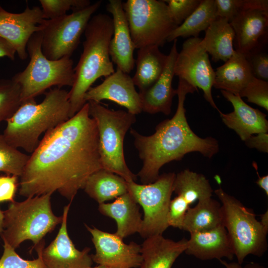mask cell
<instances>
[{
    "instance_id": "obj_18",
    "label": "cell",
    "mask_w": 268,
    "mask_h": 268,
    "mask_svg": "<svg viewBox=\"0 0 268 268\" xmlns=\"http://www.w3.org/2000/svg\"><path fill=\"white\" fill-rule=\"evenodd\" d=\"M107 10L112 15L113 34L109 44V54L117 68L130 73L135 66L133 42L129 24L121 0H109Z\"/></svg>"
},
{
    "instance_id": "obj_2",
    "label": "cell",
    "mask_w": 268,
    "mask_h": 268,
    "mask_svg": "<svg viewBox=\"0 0 268 268\" xmlns=\"http://www.w3.org/2000/svg\"><path fill=\"white\" fill-rule=\"evenodd\" d=\"M198 91L183 79L179 78L176 95L178 105L171 119L160 122L155 132L150 135H143L131 129L134 145L138 152L143 165L137 174L142 184L154 182L159 176V170L165 164L179 161L192 152H198L211 158L219 151L218 141L209 136L201 138L191 129L186 117L184 103L188 93Z\"/></svg>"
},
{
    "instance_id": "obj_6",
    "label": "cell",
    "mask_w": 268,
    "mask_h": 268,
    "mask_svg": "<svg viewBox=\"0 0 268 268\" xmlns=\"http://www.w3.org/2000/svg\"><path fill=\"white\" fill-rule=\"evenodd\" d=\"M41 42V31L31 37L27 45L29 62L23 71L11 78L20 87L21 103L35 99L52 87H72L74 83L72 60L69 57L48 59L42 53Z\"/></svg>"
},
{
    "instance_id": "obj_13",
    "label": "cell",
    "mask_w": 268,
    "mask_h": 268,
    "mask_svg": "<svg viewBox=\"0 0 268 268\" xmlns=\"http://www.w3.org/2000/svg\"><path fill=\"white\" fill-rule=\"evenodd\" d=\"M235 33V51L246 55L267 46L268 35V0H244V5L230 22Z\"/></svg>"
},
{
    "instance_id": "obj_14",
    "label": "cell",
    "mask_w": 268,
    "mask_h": 268,
    "mask_svg": "<svg viewBox=\"0 0 268 268\" xmlns=\"http://www.w3.org/2000/svg\"><path fill=\"white\" fill-rule=\"evenodd\" d=\"M92 236L95 254L93 262L112 268H137L141 262V245L131 242H124L115 233L102 231L85 224Z\"/></svg>"
},
{
    "instance_id": "obj_9",
    "label": "cell",
    "mask_w": 268,
    "mask_h": 268,
    "mask_svg": "<svg viewBox=\"0 0 268 268\" xmlns=\"http://www.w3.org/2000/svg\"><path fill=\"white\" fill-rule=\"evenodd\" d=\"M123 7L135 49L163 46L178 27L164 0H128Z\"/></svg>"
},
{
    "instance_id": "obj_44",
    "label": "cell",
    "mask_w": 268,
    "mask_h": 268,
    "mask_svg": "<svg viewBox=\"0 0 268 268\" xmlns=\"http://www.w3.org/2000/svg\"><path fill=\"white\" fill-rule=\"evenodd\" d=\"M253 166L256 168V170L257 171V173L258 176V179L256 181V183L259 187H260L262 189H263L265 191L266 194L268 196V176L265 175L264 176L260 177L257 171V164L255 162L253 163Z\"/></svg>"
},
{
    "instance_id": "obj_34",
    "label": "cell",
    "mask_w": 268,
    "mask_h": 268,
    "mask_svg": "<svg viewBox=\"0 0 268 268\" xmlns=\"http://www.w3.org/2000/svg\"><path fill=\"white\" fill-rule=\"evenodd\" d=\"M45 19L56 18L72 11L84 8L90 5L88 0H40Z\"/></svg>"
},
{
    "instance_id": "obj_17",
    "label": "cell",
    "mask_w": 268,
    "mask_h": 268,
    "mask_svg": "<svg viewBox=\"0 0 268 268\" xmlns=\"http://www.w3.org/2000/svg\"><path fill=\"white\" fill-rule=\"evenodd\" d=\"M84 99L85 102L110 100L134 115L142 112L139 94L135 89L132 77L118 68L101 84L91 86Z\"/></svg>"
},
{
    "instance_id": "obj_3",
    "label": "cell",
    "mask_w": 268,
    "mask_h": 268,
    "mask_svg": "<svg viewBox=\"0 0 268 268\" xmlns=\"http://www.w3.org/2000/svg\"><path fill=\"white\" fill-rule=\"evenodd\" d=\"M68 92L55 87L45 94L37 104L35 99L21 103L6 122L2 135L12 146L31 154L37 147L43 133L56 128L69 119Z\"/></svg>"
},
{
    "instance_id": "obj_4",
    "label": "cell",
    "mask_w": 268,
    "mask_h": 268,
    "mask_svg": "<svg viewBox=\"0 0 268 268\" xmlns=\"http://www.w3.org/2000/svg\"><path fill=\"white\" fill-rule=\"evenodd\" d=\"M84 34L83 51L74 68V81L68 92L69 118L86 103L84 95L96 80L106 78L115 71L109 54L113 34L112 18L104 13L92 16Z\"/></svg>"
},
{
    "instance_id": "obj_39",
    "label": "cell",
    "mask_w": 268,
    "mask_h": 268,
    "mask_svg": "<svg viewBox=\"0 0 268 268\" xmlns=\"http://www.w3.org/2000/svg\"><path fill=\"white\" fill-rule=\"evenodd\" d=\"M244 0H215L217 17L225 18L230 23L242 9Z\"/></svg>"
},
{
    "instance_id": "obj_26",
    "label": "cell",
    "mask_w": 268,
    "mask_h": 268,
    "mask_svg": "<svg viewBox=\"0 0 268 268\" xmlns=\"http://www.w3.org/2000/svg\"><path fill=\"white\" fill-rule=\"evenodd\" d=\"M167 60V55L157 46L138 49L135 59L136 71L132 79L139 92L146 90L157 81L164 70Z\"/></svg>"
},
{
    "instance_id": "obj_37",
    "label": "cell",
    "mask_w": 268,
    "mask_h": 268,
    "mask_svg": "<svg viewBox=\"0 0 268 268\" xmlns=\"http://www.w3.org/2000/svg\"><path fill=\"white\" fill-rule=\"evenodd\" d=\"M170 14L178 26L198 7L201 0H164Z\"/></svg>"
},
{
    "instance_id": "obj_43",
    "label": "cell",
    "mask_w": 268,
    "mask_h": 268,
    "mask_svg": "<svg viewBox=\"0 0 268 268\" xmlns=\"http://www.w3.org/2000/svg\"><path fill=\"white\" fill-rule=\"evenodd\" d=\"M219 261L225 268H266L258 263L253 262L242 266V264H239L237 262H228L222 259Z\"/></svg>"
},
{
    "instance_id": "obj_7",
    "label": "cell",
    "mask_w": 268,
    "mask_h": 268,
    "mask_svg": "<svg viewBox=\"0 0 268 268\" xmlns=\"http://www.w3.org/2000/svg\"><path fill=\"white\" fill-rule=\"evenodd\" d=\"M87 102L89 115L97 124L102 168L121 176L127 182H135L136 175L130 170L125 159L124 140L136 121L135 115L124 110H110L94 101Z\"/></svg>"
},
{
    "instance_id": "obj_24",
    "label": "cell",
    "mask_w": 268,
    "mask_h": 268,
    "mask_svg": "<svg viewBox=\"0 0 268 268\" xmlns=\"http://www.w3.org/2000/svg\"><path fill=\"white\" fill-rule=\"evenodd\" d=\"M253 77L245 56L235 51L228 61L216 69L213 87L239 95Z\"/></svg>"
},
{
    "instance_id": "obj_31",
    "label": "cell",
    "mask_w": 268,
    "mask_h": 268,
    "mask_svg": "<svg viewBox=\"0 0 268 268\" xmlns=\"http://www.w3.org/2000/svg\"><path fill=\"white\" fill-rule=\"evenodd\" d=\"M29 157L10 145L0 134V172L20 177Z\"/></svg>"
},
{
    "instance_id": "obj_23",
    "label": "cell",
    "mask_w": 268,
    "mask_h": 268,
    "mask_svg": "<svg viewBox=\"0 0 268 268\" xmlns=\"http://www.w3.org/2000/svg\"><path fill=\"white\" fill-rule=\"evenodd\" d=\"M99 211L114 219L117 223L115 233L123 239L135 233H139L142 223L139 205L127 192L112 202L99 204Z\"/></svg>"
},
{
    "instance_id": "obj_30",
    "label": "cell",
    "mask_w": 268,
    "mask_h": 268,
    "mask_svg": "<svg viewBox=\"0 0 268 268\" xmlns=\"http://www.w3.org/2000/svg\"><path fill=\"white\" fill-rule=\"evenodd\" d=\"M215 0H201L196 10L168 36L167 42L179 37L197 38L201 32L205 31L217 17Z\"/></svg>"
},
{
    "instance_id": "obj_12",
    "label": "cell",
    "mask_w": 268,
    "mask_h": 268,
    "mask_svg": "<svg viewBox=\"0 0 268 268\" xmlns=\"http://www.w3.org/2000/svg\"><path fill=\"white\" fill-rule=\"evenodd\" d=\"M201 40L199 37H190L184 41L176 58L174 75L201 89L206 101L219 112L211 93L215 71L208 54L200 45Z\"/></svg>"
},
{
    "instance_id": "obj_33",
    "label": "cell",
    "mask_w": 268,
    "mask_h": 268,
    "mask_svg": "<svg viewBox=\"0 0 268 268\" xmlns=\"http://www.w3.org/2000/svg\"><path fill=\"white\" fill-rule=\"evenodd\" d=\"M3 241V252L0 259V268H46L42 258V251L44 248L43 240L36 246L38 258L27 260L20 257L15 249L6 241Z\"/></svg>"
},
{
    "instance_id": "obj_42",
    "label": "cell",
    "mask_w": 268,
    "mask_h": 268,
    "mask_svg": "<svg viewBox=\"0 0 268 268\" xmlns=\"http://www.w3.org/2000/svg\"><path fill=\"white\" fill-rule=\"evenodd\" d=\"M16 51L6 40L0 37V58L7 57L13 61Z\"/></svg>"
},
{
    "instance_id": "obj_16",
    "label": "cell",
    "mask_w": 268,
    "mask_h": 268,
    "mask_svg": "<svg viewBox=\"0 0 268 268\" xmlns=\"http://www.w3.org/2000/svg\"><path fill=\"white\" fill-rule=\"evenodd\" d=\"M71 202L64 208L62 221L55 239L42 251L46 268H90L93 263L90 248L77 249L68 236L67 219Z\"/></svg>"
},
{
    "instance_id": "obj_25",
    "label": "cell",
    "mask_w": 268,
    "mask_h": 268,
    "mask_svg": "<svg viewBox=\"0 0 268 268\" xmlns=\"http://www.w3.org/2000/svg\"><path fill=\"white\" fill-rule=\"evenodd\" d=\"M235 33L228 20L216 17L205 31L200 45L214 62L228 61L235 53Z\"/></svg>"
},
{
    "instance_id": "obj_10",
    "label": "cell",
    "mask_w": 268,
    "mask_h": 268,
    "mask_svg": "<svg viewBox=\"0 0 268 268\" xmlns=\"http://www.w3.org/2000/svg\"><path fill=\"white\" fill-rule=\"evenodd\" d=\"M101 3L102 0H99L71 14L45 19L41 31V49L44 55L51 60L70 58L92 15Z\"/></svg>"
},
{
    "instance_id": "obj_27",
    "label": "cell",
    "mask_w": 268,
    "mask_h": 268,
    "mask_svg": "<svg viewBox=\"0 0 268 268\" xmlns=\"http://www.w3.org/2000/svg\"><path fill=\"white\" fill-rule=\"evenodd\" d=\"M223 218L219 201L211 197L201 200L195 207L187 210L181 230L190 233L208 231L223 225Z\"/></svg>"
},
{
    "instance_id": "obj_5",
    "label": "cell",
    "mask_w": 268,
    "mask_h": 268,
    "mask_svg": "<svg viewBox=\"0 0 268 268\" xmlns=\"http://www.w3.org/2000/svg\"><path fill=\"white\" fill-rule=\"evenodd\" d=\"M51 195L48 194L11 202L3 211V229L0 234L2 240L15 249L26 240L38 246L62 221V216H57L52 211Z\"/></svg>"
},
{
    "instance_id": "obj_36",
    "label": "cell",
    "mask_w": 268,
    "mask_h": 268,
    "mask_svg": "<svg viewBox=\"0 0 268 268\" xmlns=\"http://www.w3.org/2000/svg\"><path fill=\"white\" fill-rule=\"evenodd\" d=\"M266 46L257 49L244 55L250 67L253 76L268 80V54Z\"/></svg>"
},
{
    "instance_id": "obj_20",
    "label": "cell",
    "mask_w": 268,
    "mask_h": 268,
    "mask_svg": "<svg viewBox=\"0 0 268 268\" xmlns=\"http://www.w3.org/2000/svg\"><path fill=\"white\" fill-rule=\"evenodd\" d=\"M164 71L160 77L146 90L138 92L142 111L150 114L162 113L168 115L171 112L173 97L176 95V89L172 87L174 75V66L178 54L177 39L174 40Z\"/></svg>"
},
{
    "instance_id": "obj_29",
    "label": "cell",
    "mask_w": 268,
    "mask_h": 268,
    "mask_svg": "<svg viewBox=\"0 0 268 268\" xmlns=\"http://www.w3.org/2000/svg\"><path fill=\"white\" fill-rule=\"evenodd\" d=\"M173 192L190 206L197 200L211 197L213 190L203 175L187 169L176 174Z\"/></svg>"
},
{
    "instance_id": "obj_45",
    "label": "cell",
    "mask_w": 268,
    "mask_h": 268,
    "mask_svg": "<svg viewBox=\"0 0 268 268\" xmlns=\"http://www.w3.org/2000/svg\"><path fill=\"white\" fill-rule=\"evenodd\" d=\"M265 231L268 232V211L267 210L264 214L261 215L260 221Z\"/></svg>"
},
{
    "instance_id": "obj_41",
    "label": "cell",
    "mask_w": 268,
    "mask_h": 268,
    "mask_svg": "<svg viewBox=\"0 0 268 268\" xmlns=\"http://www.w3.org/2000/svg\"><path fill=\"white\" fill-rule=\"evenodd\" d=\"M246 145L251 148L264 152H268V133H260L256 135H252L245 141Z\"/></svg>"
},
{
    "instance_id": "obj_15",
    "label": "cell",
    "mask_w": 268,
    "mask_h": 268,
    "mask_svg": "<svg viewBox=\"0 0 268 268\" xmlns=\"http://www.w3.org/2000/svg\"><path fill=\"white\" fill-rule=\"evenodd\" d=\"M45 20L39 6L30 8L27 5L23 12L12 13L0 5V37L10 43L19 58L24 60L28 56L29 40L34 33L42 31Z\"/></svg>"
},
{
    "instance_id": "obj_8",
    "label": "cell",
    "mask_w": 268,
    "mask_h": 268,
    "mask_svg": "<svg viewBox=\"0 0 268 268\" xmlns=\"http://www.w3.org/2000/svg\"><path fill=\"white\" fill-rule=\"evenodd\" d=\"M221 202L223 225L231 243L237 263L250 255L262 256L268 249L267 233L253 210L221 188L214 191Z\"/></svg>"
},
{
    "instance_id": "obj_1",
    "label": "cell",
    "mask_w": 268,
    "mask_h": 268,
    "mask_svg": "<svg viewBox=\"0 0 268 268\" xmlns=\"http://www.w3.org/2000/svg\"><path fill=\"white\" fill-rule=\"evenodd\" d=\"M101 169L97 124L86 102L45 133L20 177L19 194L27 198L58 192L71 202L88 178Z\"/></svg>"
},
{
    "instance_id": "obj_21",
    "label": "cell",
    "mask_w": 268,
    "mask_h": 268,
    "mask_svg": "<svg viewBox=\"0 0 268 268\" xmlns=\"http://www.w3.org/2000/svg\"><path fill=\"white\" fill-rule=\"evenodd\" d=\"M185 253L201 260L232 261L234 250L227 231L223 225L211 230L190 233Z\"/></svg>"
},
{
    "instance_id": "obj_11",
    "label": "cell",
    "mask_w": 268,
    "mask_h": 268,
    "mask_svg": "<svg viewBox=\"0 0 268 268\" xmlns=\"http://www.w3.org/2000/svg\"><path fill=\"white\" fill-rule=\"evenodd\" d=\"M175 176L172 172L164 173L148 184L127 182L128 192L143 210L144 216L139 233L142 238L162 235L169 227L168 213Z\"/></svg>"
},
{
    "instance_id": "obj_46",
    "label": "cell",
    "mask_w": 268,
    "mask_h": 268,
    "mask_svg": "<svg viewBox=\"0 0 268 268\" xmlns=\"http://www.w3.org/2000/svg\"><path fill=\"white\" fill-rule=\"evenodd\" d=\"M3 221H4L3 211H2L0 208V234L1 233V232L3 231Z\"/></svg>"
},
{
    "instance_id": "obj_40",
    "label": "cell",
    "mask_w": 268,
    "mask_h": 268,
    "mask_svg": "<svg viewBox=\"0 0 268 268\" xmlns=\"http://www.w3.org/2000/svg\"><path fill=\"white\" fill-rule=\"evenodd\" d=\"M18 177L7 174L0 176V203L14 201V197L19 183Z\"/></svg>"
},
{
    "instance_id": "obj_22",
    "label": "cell",
    "mask_w": 268,
    "mask_h": 268,
    "mask_svg": "<svg viewBox=\"0 0 268 268\" xmlns=\"http://www.w3.org/2000/svg\"><path fill=\"white\" fill-rule=\"evenodd\" d=\"M187 240L175 241L162 235L145 238L141 245V262L137 268H171L187 248Z\"/></svg>"
},
{
    "instance_id": "obj_19",
    "label": "cell",
    "mask_w": 268,
    "mask_h": 268,
    "mask_svg": "<svg viewBox=\"0 0 268 268\" xmlns=\"http://www.w3.org/2000/svg\"><path fill=\"white\" fill-rule=\"evenodd\" d=\"M223 97L233 106V111L229 113L219 112L223 123L234 130L242 140L260 133H268V121L267 115L258 109L246 104L239 95L221 90Z\"/></svg>"
},
{
    "instance_id": "obj_38",
    "label": "cell",
    "mask_w": 268,
    "mask_h": 268,
    "mask_svg": "<svg viewBox=\"0 0 268 268\" xmlns=\"http://www.w3.org/2000/svg\"><path fill=\"white\" fill-rule=\"evenodd\" d=\"M180 197L176 196L170 202L167 222L169 226L181 230L183 221L187 210L190 208Z\"/></svg>"
},
{
    "instance_id": "obj_35",
    "label": "cell",
    "mask_w": 268,
    "mask_h": 268,
    "mask_svg": "<svg viewBox=\"0 0 268 268\" xmlns=\"http://www.w3.org/2000/svg\"><path fill=\"white\" fill-rule=\"evenodd\" d=\"M239 95L268 110V81L253 77Z\"/></svg>"
},
{
    "instance_id": "obj_28",
    "label": "cell",
    "mask_w": 268,
    "mask_h": 268,
    "mask_svg": "<svg viewBox=\"0 0 268 268\" xmlns=\"http://www.w3.org/2000/svg\"><path fill=\"white\" fill-rule=\"evenodd\" d=\"M83 189L99 204L128 192L127 182L124 178L103 168L88 178Z\"/></svg>"
},
{
    "instance_id": "obj_47",
    "label": "cell",
    "mask_w": 268,
    "mask_h": 268,
    "mask_svg": "<svg viewBox=\"0 0 268 268\" xmlns=\"http://www.w3.org/2000/svg\"><path fill=\"white\" fill-rule=\"evenodd\" d=\"M90 268H112L107 267V266H103V265H98L97 266H95L94 267H91Z\"/></svg>"
},
{
    "instance_id": "obj_32",
    "label": "cell",
    "mask_w": 268,
    "mask_h": 268,
    "mask_svg": "<svg viewBox=\"0 0 268 268\" xmlns=\"http://www.w3.org/2000/svg\"><path fill=\"white\" fill-rule=\"evenodd\" d=\"M21 104L19 85L12 79H0V124L9 119Z\"/></svg>"
}]
</instances>
